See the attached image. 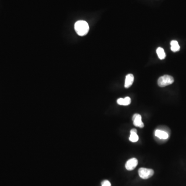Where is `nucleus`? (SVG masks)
Here are the masks:
<instances>
[{
	"mask_svg": "<svg viewBox=\"0 0 186 186\" xmlns=\"http://www.w3.org/2000/svg\"><path fill=\"white\" fill-rule=\"evenodd\" d=\"M101 186H111V184L109 180H105L101 183Z\"/></svg>",
	"mask_w": 186,
	"mask_h": 186,
	"instance_id": "13",
	"label": "nucleus"
},
{
	"mask_svg": "<svg viewBox=\"0 0 186 186\" xmlns=\"http://www.w3.org/2000/svg\"><path fill=\"white\" fill-rule=\"evenodd\" d=\"M138 172L140 177L144 179H150L154 174V171L153 170L144 168L139 169Z\"/></svg>",
	"mask_w": 186,
	"mask_h": 186,
	"instance_id": "3",
	"label": "nucleus"
},
{
	"mask_svg": "<svg viewBox=\"0 0 186 186\" xmlns=\"http://www.w3.org/2000/svg\"><path fill=\"white\" fill-rule=\"evenodd\" d=\"M117 102L119 105H128L131 103V99L129 97H126L125 98H119L118 99Z\"/></svg>",
	"mask_w": 186,
	"mask_h": 186,
	"instance_id": "9",
	"label": "nucleus"
},
{
	"mask_svg": "<svg viewBox=\"0 0 186 186\" xmlns=\"http://www.w3.org/2000/svg\"><path fill=\"white\" fill-rule=\"evenodd\" d=\"M133 124L136 127L140 128H143L144 126L143 123L142 122V117L139 114H135L133 116Z\"/></svg>",
	"mask_w": 186,
	"mask_h": 186,
	"instance_id": "6",
	"label": "nucleus"
},
{
	"mask_svg": "<svg viewBox=\"0 0 186 186\" xmlns=\"http://www.w3.org/2000/svg\"><path fill=\"white\" fill-rule=\"evenodd\" d=\"M134 81V76L132 74H128L127 75L125 79V88H129L133 85Z\"/></svg>",
	"mask_w": 186,
	"mask_h": 186,
	"instance_id": "7",
	"label": "nucleus"
},
{
	"mask_svg": "<svg viewBox=\"0 0 186 186\" xmlns=\"http://www.w3.org/2000/svg\"><path fill=\"white\" fill-rule=\"evenodd\" d=\"M89 26L88 23L84 20H79L75 24V30L78 35L83 36L86 35L89 32Z\"/></svg>",
	"mask_w": 186,
	"mask_h": 186,
	"instance_id": "1",
	"label": "nucleus"
},
{
	"mask_svg": "<svg viewBox=\"0 0 186 186\" xmlns=\"http://www.w3.org/2000/svg\"><path fill=\"white\" fill-rule=\"evenodd\" d=\"M139 140V137L137 134V130L136 129H133L130 131V136L129 140L132 142H137Z\"/></svg>",
	"mask_w": 186,
	"mask_h": 186,
	"instance_id": "8",
	"label": "nucleus"
},
{
	"mask_svg": "<svg viewBox=\"0 0 186 186\" xmlns=\"http://www.w3.org/2000/svg\"><path fill=\"white\" fill-rule=\"evenodd\" d=\"M157 129L161 130H162V131H165V132H166V133H169L170 135L171 134V130H170L169 128H168V127L162 126L159 127L158 128H157Z\"/></svg>",
	"mask_w": 186,
	"mask_h": 186,
	"instance_id": "12",
	"label": "nucleus"
},
{
	"mask_svg": "<svg viewBox=\"0 0 186 186\" xmlns=\"http://www.w3.org/2000/svg\"><path fill=\"white\" fill-rule=\"evenodd\" d=\"M174 78L170 75H164L159 78L158 84L160 87H163L169 86L174 82Z\"/></svg>",
	"mask_w": 186,
	"mask_h": 186,
	"instance_id": "2",
	"label": "nucleus"
},
{
	"mask_svg": "<svg viewBox=\"0 0 186 186\" xmlns=\"http://www.w3.org/2000/svg\"><path fill=\"white\" fill-rule=\"evenodd\" d=\"M155 135L157 139L160 140V143H163V142L167 141L170 136L169 133L166 132L161 130L158 129L156 130L155 131Z\"/></svg>",
	"mask_w": 186,
	"mask_h": 186,
	"instance_id": "4",
	"label": "nucleus"
},
{
	"mask_svg": "<svg viewBox=\"0 0 186 186\" xmlns=\"http://www.w3.org/2000/svg\"><path fill=\"white\" fill-rule=\"evenodd\" d=\"M156 52H157V55L158 56L159 58H160V60L165 59V58L166 57V54H165V53L163 48H162L161 47L158 48Z\"/></svg>",
	"mask_w": 186,
	"mask_h": 186,
	"instance_id": "11",
	"label": "nucleus"
},
{
	"mask_svg": "<svg viewBox=\"0 0 186 186\" xmlns=\"http://www.w3.org/2000/svg\"><path fill=\"white\" fill-rule=\"evenodd\" d=\"M171 49L173 52H176L179 51L180 50V46L179 45V43L176 40H172L171 41Z\"/></svg>",
	"mask_w": 186,
	"mask_h": 186,
	"instance_id": "10",
	"label": "nucleus"
},
{
	"mask_svg": "<svg viewBox=\"0 0 186 186\" xmlns=\"http://www.w3.org/2000/svg\"><path fill=\"white\" fill-rule=\"evenodd\" d=\"M137 163H138V161H137V159L135 158H133L127 161L126 165H125V167L128 171H132L136 168V166H137Z\"/></svg>",
	"mask_w": 186,
	"mask_h": 186,
	"instance_id": "5",
	"label": "nucleus"
}]
</instances>
